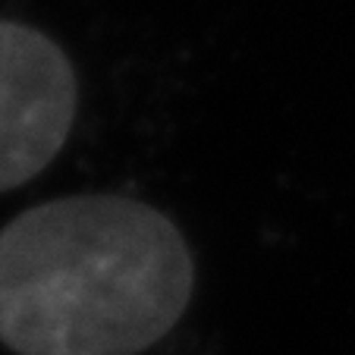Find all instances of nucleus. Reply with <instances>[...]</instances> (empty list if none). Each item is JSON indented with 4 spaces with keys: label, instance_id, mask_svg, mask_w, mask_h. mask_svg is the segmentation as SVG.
<instances>
[{
    "label": "nucleus",
    "instance_id": "1",
    "mask_svg": "<svg viewBox=\"0 0 355 355\" xmlns=\"http://www.w3.org/2000/svg\"><path fill=\"white\" fill-rule=\"evenodd\" d=\"M195 268L170 217L73 195L0 230V343L16 355H139L173 330Z\"/></svg>",
    "mask_w": 355,
    "mask_h": 355
},
{
    "label": "nucleus",
    "instance_id": "2",
    "mask_svg": "<svg viewBox=\"0 0 355 355\" xmlns=\"http://www.w3.org/2000/svg\"><path fill=\"white\" fill-rule=\"evenodd\" d=\"M73 63L44 32L0 19V192L38 176L76 120Z\"/></svg>",
    "mask_w": 355,
    "mask_h": 355
}]
</instances>
